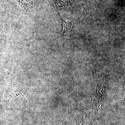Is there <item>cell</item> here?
I'll list each match as a JSON object with an SVG mask.
<instances>
[{
	"label": "cell",
	"mask_w": 125,
	"mask_h": 125,
	"mask_svg": "<svg viewBox=\"0 0 125 125\" xmlns=\"http://www.w3.org/2000/svg\"><path fill=\"white\" fill-rule=\"evenodd\" d=\"M4 101L7 104L21 110H25L29 107L27 99L22 94L15 88H11L7 92Z\"/></svg>",
	"instance_id": "cell-1"
},
{
	"label": "cell",
	"mask_w": 125,
	"mask_h": 125,
	"mask_svg": "<svg viewBox=\"0 0 125 125\" xmlns=\"http://www.w3.org/2000/svg\"><path fill=\"white\" fill-rule=\"evenodd\" d=\"M14 5L23 13L29 15L34 9L36 3L31 0H12Z\"/></svg>",
	"instance_id": "cell-2"
},
{
	"label": "cell",
	"mask_w": 125,
	"mask_h": 125,
	"mask_svg": "<svg viewBox=\"0 0 125 125\" xmlns=\"http://www.w3.org/2000/svg\"><path fill=\"white\" fill-rule=\"evenodd\" d=\"M1 76L0 73V80H1Z\"/></svg>",
	"instance_id": "cell-3"
}]
</instances>
